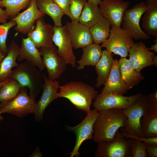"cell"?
I'll use <instances>...</instances> for the list:
<instances>
[{"label": "cell", "mask_w": 157, "mask_h": 157, "mask_svg": "<svg viewBox=\"0 0 157 157\" xmlns=\"http://www.w3.org/2000/svg\"><path fill=\"white\" fill-rule=\"evenodd\" d=\"M126 119L120 109L113 108L99 111L94 125L92 139L97 143L113 141L117 131L124 127Z\"/></svg>", "instance_id": "obj_1"}, {"label": "cell", "mask_w": 157, "mask_h": 157, "mask_svg": "<svg viewBox=\"0 0 157 157\" xmlns=\"http://www.w3.org/2000/svg\"><path fill=\"white\" fill-rule=\"evenodd\" d=\"M58 98L68 99L78 109L88 113L92 100L98 92L95 88L82 82L72 81L59 86Z\"/></svg>", "instance_id": "obj_2"}, {"label": "cell", "mask_w": 157, "mask_h": 157, "mask_svg": "<svg viewBox=\"0 0 157 157\" xmlns=\"http://www.w3.org/2000/svg\"><path fill=\"white\" fill-rule=\"evenodd\" d=\"M16 67L12 71L11 78L17 81L21 87L28 88L29 96L35 99L43 89V74L38 67L26 60L18 64Z\"/></svg>", "instance_id": "obj_3"}, {"label": "cell", "mask_w": 157, "mask_h": 157, "mask_svg": "<svg viewBox=\"0 0 157 157\" xmlns=\"http://www.w3.org/2000/svg\"><path fill=\"white\" fill-rule=\"evenodd\" d=\"M26 87H22L17 95L12 99L0 103V112L22 117L35 113L37 106L35 99L30 97Z\"/></svg>", "instance_id": "obj_4"}, {"label": "cell", "mask_w": 157, "mask_h": 157, "mask_svg": "<svg viewBox=\"0 0 157 157\" xmlns=\"http://www.w3.org/2000/svg\"><path fill=\"white\" fill-rule=\"evenodd\" d=\"M134 43L133 38L125 31L121 27L114 26L110 28L108 38L101 46L121 58H126Z\"/></svg>", "instance_id": "obj_5"}, {"label": "cell", "mask_w": 157, "mask_h": 157, "mask_svg": "<svg viewBox=\"0 0 157 157\" xmlns=\"http://www.w3.org/2000/svg\"><path fill=\"white\" fill-rule=\"evenodd\" d=\"M146 9V2L141 1L131 9L126 10L123 16L122 28L136 40H148L150 38L142 29L140 24L141 18Z\"/></svg>", "instance_id": "obj_6"}, {"label": "cell", "mask_w": 157, "mask_h": 157, "mask_svg": "<svg viewBox=\"0 0 157 157\" xmlns=\"http://www.w3.org/2000/svg\"><path fill=\"white\" fill-rule=\"evenodd\" d=\"M147 107L145 95L141 94L131 106L122 109L127 119L122 132L134 136L142 137L141 133V120Z\"/></svg>", "instance_id": "obj_7"}, {"label": "cell", "mask_w": 157, "mask_h": 157, "mask_svg": "<svg viewBox=\"0 0 157 157\" xmlns=\"http://www.w3.org/2000/svg\"><path fill=\"white\" fill-rule=\"evenodd\" d=\"M112 141L99 142L95 154L97 157H130L131 138L126 139L119 130Z\"/></svg>", "instance_id": "obj_8"}, {"label": "cell", "mask_w": 157, "mask_h": 157, "mask_svg": "<svg viewBox=\"0 0 157 157\" xmlns=\"http://www.w3.org/2000/svg\"><path fill=\"white\" fill-rule=\"evenodd\" d=\"M87 115L82 121L77 125L68 128L69 131L74 132L76 135L75 145L71 153L70 157L78 156L79 149L82 143L85 140L92 139L94 133V125L99 114V112L94 109L87 113Z\"/></svg>", "instance_id": "obj_9"}, {"label": "cell", "mask_w": 157, "mask_h": 157, "mask_svg": "<svg viewBox=\"0 0 157 157\" xmlns=\"http://www.w3.org/2000/svg\"><path fill=\"white\" fill-rule=\"evenodd\" d=\"M39 49L47 71L48 78L52 81L56 80L65 72L67 64L59 55L57 48L54 45Z\"/></svg>", "instance_id": "obj_10"}, {"label": "cell", "mask_w": 157, "mask_h": 157, "mask_svg": "<svg viewBox=\"0 0 157 157\" xmlns=\"http://www.w3.org/2000/svg\"><path fill=\"white\" fill-rule=\"evenodd\" d=\"M142 94L140 93L129 96L116 94H98L93 104L94 109L99 112L113 108L126 109L132 105Z\"/></svg>", "instance_id": "obj_11"}, {"label": "cell", "mask_w": 157, "mask_h": 157, "mask_svg": "<svg viewBox=\"0 0 157 157\" xmlns=\"http://www.w3.org/2000/svg\"><path fill=\"white\" fill-rule=\"evenodd\" d=\"M145 96L147 107L141 120V137H157V91Z\"/></svg>", "instance_id": "obj_12"}, {"label": "cell", "mask_w": 157, "mask_h": 157, "mask_svg": "<svg viewBox=\"0 0 157 157\" xmlns=\"http://www.w3.org/2000/svg\"><path fill=\"white\" fill-rule=\"evenodd\" d=\"M54 33L52 42L57 47L59 55L67 65L73 67L76 66V57L73 51V47L68 32L64 26H53Z\"/></svg>", "instance_id": "obj_13"}, {"label": "cell", "mask_w": 157, "mask_h": 157, "mask_svg": "<svg viewBox=\"0 0 157 157\" xmlns=\"http://www.w3.org/2000/svg\"><path fill=\"white\" fill-rule=\"evenodd\" d=\"M99 8L104 17L111 27H121L124 13L129 6V1L123 0H102Z\"/></svg>", "instance_id": "obj_14"}, {"label": "cell", "mask_w": 157, "mask_h": 157, "mask_svg": "<svg viewBox=\"0 0 157 157\" xmlns=\"http://www.w3.org/2000/svg\"><path fill=\"white\" fill-rule=\"evenodd\" d=\"M36 0H31L25 10L10 19L16 22V25L15 30L17 32L24 35L28 34L34 29L36 20L45 16V15L38 9Z\"/></svg>", "instance_id": "obj_15"}, {"label": "cell", "mask_w": 157, "mask_h": 157, "mask_svg": "<svg viewBox=\"0 0 157 157\" xmlns=\"http://www.w3.org/2000/svg\"><path fill=\"white\" fill-rule=\"evenodd\" d=\"M44 85L41 98L37 102L36 108L34 113L36 121H39L43 118L44 111L48 106L54 100L58 98V90L59 83L56 80L52 81L48 79L43 74Z\"/></svg>", "instance_id": "obj_16"}, {"label": "cell", "mask_w": 157, "mask_h": 157, "mask_svg": "<svg viewBox=\"0 0 157 157\" xmlns=\"http://www.w3.org/2000/svg\"><path fill=\"white\" fill-rule=\"evenodd\" d=\"M35 24L34 29L27 34L28 37L38 49L52 46L53 26L46 23L43 17L38 19Z\"/></svg>", "instance_id": "obj_17"}, {"label": "cell", "mask_w": 157, "mask_h": 157, "mask_svg": "<svg viewBox=\"0 0 157 157\" xmlns=\"http://www.w3.org/2000/svg\"><path fill=\"white\" fill-rule=\"evenodd\" d=\"M70 38L73 48L87 47L93 43L89 28L78 21L72 20L64 25Z\"/></svg>", "instance_id": "obj_18"}, {"label": "cell", "mask_w": 157, "mask_h": 157, "mask_svg": "<svg viewBox=\"0 0 157 157\" xmlns=\"http://www.w3.org/2000/svg\"><path fill=\"white\" fill-rule=\"evenodd\" d=\"M155 52L150 51L142 42L134 43L129 53V59L133 68L140 72L145 67L154 65L153 58Z\"/></svg>", "instance_id": "obj_19"}, {"label": "cell", "mask_w": 157, "mask_h": 157, "mask_svg": "<svg viewBox=\"0 0 157 157\" xmlns=\"http://www.w3.org/2000/svg\"><path fill=\"white\" fill-rule=\"evenodd\" d=\"M100 94H113L123 95L129 90L122 79L118 64V60L114 59L107 79Z\"/></svg>", "instance_id": "obj_20"}, {"label": "cell", "mask_w": 157, "mask_h": 157, "mask_svg": "<svg viewBox=\"0 0 157 157\" xmlns=\"http://www.w3.org/2000/svg\"><path fill=\"white\" fill-rule=\"evenodd\" d=\"M17 60L19 61L25 60L41 71L45 68L39 49L36 47L28 37L26 38L22 37Z\"/></svg>", "instance_id": "obj_21"}, {"label": "cell", "mask_w": 157, "mask_h": 157, "mask_svg": "<svg viewBox=\"0 0 157 157\" xmlns=\"http://www.w3.org/2000/svg\"><path fill=\"white\" fill-rule=\"evenodd\" d=\"M19 48L14 40L8 47L7 54L0 66V82L11 78L12 68L18 65L16 60L19 54Z\"/></svg>", "instance_id": "obj_22"}, {"label": "cell", "mask_w": 157, "mask_h": 157, "mask_svg": "<svg viewBox=\"0 0 157 157\" xmlns=\"http://www.w3.org/2000/svg\"><path fill=\"white\" fill-rule=\"evenodd\" d=\"M147 9L142 17L141 24L145 33L157 38V0H147Z\"/></svg>", "instance_id": "obj_23"}, {"label": "cell", "mask_w": 157, "mask_h": 157, "mask_svg": "<svg viewBox=\"0 0 157 157\" xmlns=\"http://www.w3.org/2000/svg\"><path fill=\"white\" fill-rule=\"evenodd\" d=\"M118 64L122 76L129 89L138 85L144 79L140 72L135 70L129 59L121 58Z\"/></svg>", "instance_id": "obj_24"}, {"label": "cell", "mask_w": 157, "mask_h": 157, "mask_svg": "<svg viewBox=\"0 0 157 157\" xmlns=\"http://www.w3.org/2000/svg\"><path fill=\"white\" fill-rule=\"evenodd\" d=\"M113 55L107 50L102 51L99 60L95 65V71L97 75L95 87L99 88L104 85L110 74L114 60Z\"/></svg>", "instance_id": "obj_25"}, {"label": "cell", "mask_w": 157, "mask_h": 157, "mask_svg": "<svg viewBox=\"0 0 157 157\" xmlns=\"http://www.w3.org/2000/svg\"><path fill=\"white\" fill-rule=\"evenodd\" d=\"M99 44L93 43L82 48L83 54L81 58L76 61L78 64L77 69H83L86 66H95L101 56L102 51Z\"/></svg>", "instance_id": "obj_26"}, {"label": "cell", "mask_w": 157, "mask_h": 157, "mask_svg": "<svg viewBox=\"0 0 157 157\" xmlns=\"http://www.w3.org/2000/svg\"><path fill=\"white\" fill-rule=\"evenodd\" d=\"M36 2L39 10L51 18L54 26H63L62 19L65 14L52 0H36Z\"/></svg>", "instance_id": "obj_27"}, {"label": "cell", "mask_w": 157, "mask_h": 157, "mask_svg": "<svg viewBox=\"0 0 157 157\" xmlns=\"http://www.w3.org/2000/svg\"><path fill=\"white\" fill-rule=\"evenodd\" d=\"M103 17L99 7L87 1L81 13L78 22L90 28Z\"/></svg>", "instance_id": "obj_28"}, {"label": "cell", "mask_w": 157, "mask_h": 157, "mask_svg": "<svg viewBox=\"0 0 157 157\" xmlns=\"http://www.w3.org/2000/svg\"><path fill=\"white\" fill-rule=\"evenodd\" d=\"M110 24L103 17L89 28L93 43L99 44L105 41L110 34Z\"/></svg>", "instance_id": "obj_29"}, {"label": "cell", "mask_w": 157, "mask_h": 157, "mask_svg": "<svg viewBox=\"0 0 157 157\" xmlns=\"http://www.w3.org/2000/svg\"><path fill=\"white\" fill-rule=\"evenodd\" d=\"M31 0H2L0 7L5 8L6 14L10 19L16 17L22 10L27 8Z\"/></svg>", "instance_id": "obj_30"}, {"label": "cell", "mask_w": 157, "mask_h": 157, "mask_svg": "<svg viewBox=\"0 0 157 157\" xmlns=\"http://www.w3.org/2000/svg\"><path fill=\"white\" fill-rule=\"evenodd\" d=\"M22 87L15 79L10 78L0 88V103L15 97Z\"/></svg>", "instance_id": "obj_31"}, {"label": "cell", "mask_w": 157, "mask_h": 157, "mask_svg": "<svg viewBox=\"0 0 157 157\" xmlns=\"http://www.w3.org/2000/svg\"><path fill=\"white\" fill-rule=\"evenodd\" d=\"M16 25V22L12 20L0 24V49L5 56L7 53L6 41L8 32Z\"/></svg>", "instance_id": "obj_32"}, {"label": "cell", "mask_w": 157, "mask_h": 157, "mask_svg": "<svg viewBox=\"0 0 157 157\" xmlns=\"http://www.w3.org/2000/svg\"><path fill=\"white\" fill-rule=\"evenodd\" d=\"M131 139L130 145V157H147L145 143L136 139Z\"/></svg>", "instance_id": "obj_33"}, {"label": "cell", "mask_w": 157, "mask_h": 157, "mask_svg": "<svg viewBox=\"0 0 157 157\" xmlns=\"http://www.w3.org/2000/svg\"><path fill=\"white\" fill-rule=\"evenodd\" d=\"M87 1L86 0H70L69 10L72 17V20L78 21Z\"/></svg>", "instance_id": "obj_34"}, {"label": "cell", "mask_w": 157, "mask_h": 157, "mask_svg": "<svg viewBox=\"0 0 157 157\" xmlns=\"http://www.w3.org/2000/svg\"><path fill=\"white\" fill-rule=\"evenodd\" d=\"M121 133L122 135L126 139H136L148 144L157 146V137L148 138L139 137L129 135L123 132H121Z\"/></svg>", "instance_id": "obj_35"}, {"label": "cell", "mask_w": 157, "mask_h": 157, "mask_svg": "<svg viewBox=\"0 0 157 157\" xmlns=\"http://www.w3.org/2000/svg\"><path fill=\"white\" fill-rule=\"evenodd\" d=\"M52 0L63 12L65 15L69 17L72 20V17L69 10L70 0Z\"/></svg>", "instance_id": "obj_36"}, {"label": "cell", "mask_w": 157, "mask_h": 157, "mask_svg": "<svg viewBox=\"0 0 157 157\" xmlns=\"http://www.w3.org/2000/svg\"><path fill=\"white\" fill-rule=\"evenodd\" d=\"M147 157H157V146H154L146 144L145 143Z\"/></svg>", "instance_id": "obj_37"}, {"label": "cell", "mask_w": 157, "mask_h": 157, "mask_svg": "<svg viewBox=\"0 0 157 157\" xmlns=\"http://www.w3.org/2000/svg\"><path fill=\"white\" fill-rule=\"evenodd\" d=\"M9 19L6 15L4 10L0 7V23L3 24L7 22V19Z\"/></svg>", "instance_id": "obj_38"}, {"label": "cell", "mask_w": 157, "mask_h": 157, "mask_svg": "<svg viewBox=\"0 0 157 157\" xmlns=\"http://www.w3.org/2000/svg\"><path fill=\"white\" fill-rule=\"evenodd\" d=\"M42 156V153L40 151L39 147H37L30 157H41Z\"/></svg>", "instance_id": "obj_39"}, {"label": "cell", "mask_w": 157, "mask_h": 157, "mask_svg": "<svg viewBox=\"0 0 157 157\" xmlns=\"http://www.w3.org/2000/svg\"><path fill=\"white\" fill-rule=\"evenodd\" d=\"M101 1V0H88L87 1L97 6H98Z\"/></svg>", "instance_id": "obj_40"}, {"label": "cell", "mask_w": 157, "mask_h": 157, "mask_svg": "<svg viewBox=\"0 0 157 157\" xmlns=\"http://www.w3.org/2000/svg\"><path fill=\"white\" fill-rule=\"evenodd\" d=\"M149 50H151L154 51L155 52H157V42L155 43V44L151 46V47L149 48H148Z\"/></svg>", "instance_id": "obj_41"}, {"label": "cell", "mask_w": 157, "mask_h": 157, "mask_svg": "<svg viewBox=\"0 0 157 157\" xmlns=\"http://www.w3.org/2000/svg\"><path fill=\"white\" fill-rule=\"evenodd\" d=\"M6 56L0 49V66L2 61Z\"/></svg>", "instance_id": "obj_42"}, {"label": "cell", "mask_w": 157, "mask_h": 157, "mask_svg": "<svg viewBox=\"0 0 157 157\" xmlns=\"http://www.w3.org/2000/svg\"><path fill=\"white\" fill-rule=\"evenodd\" d=\"M153 61L154 65L157 66V56L155 55L154 56L153 58Z\"/></svg>", "instance_id": "obj_43"}, {"label": "cell", "mask_w": 157, "mask_h": 157, "mask_svg": "<svg viewBox=\"0 0 157 157\" xmlns=\"http://www.w3.org/2000/svg\"><path fill=\"white\" fill-rule=\"evenodd\" d=\"M10 79H8V80H6V81H3V82H0V88L5 83H6L7 82H8L9 80Z\"/></svg>", "instance_id": "obj_44"}, {"label": "cell", "mask_w": 157, "mask_h": 157, "mask_svg": "<svg viewBox=\"0 0 157 157\" xmlns=\"http://www.w3.org/2000/svg\"><path fill=\"white\" fill-rule=\"evenodd\" d=\"M1 113L0 112V122L4 119L3 117L1 115Z\"/></svg>", "instance_id": "obj_45"}, {"label": "cell", "mask_w": 157, "mask_h": 157, "mask_svg": "<svg viewBox=\"0 0 157 157\" xmlns=\"http://www.w3.org/2000/svg\"><path fill=\"white\" fill-rule=\"evenodd\" d=\"M1 0H0V1H1Z\"/></svg>", "instance_id": "obj_46"}, {"label": "cell", "mask_w": 157, "mask_h": 157, "mask_svg": "<svg viewBox=\"0 0 157 157\" xmlns=\"http://www.w3.org/2000/svg\"></svg>", "instance_id": "obj_47"}]
</instances>
